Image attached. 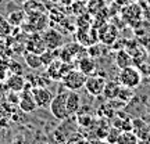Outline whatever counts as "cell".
<instances>
[{
    "instance_id": "obj_21",
    "label": "cell",
    "mask_w": 150,
    "mask_h": 144,
    "mask_svg": "<svg viewBox=\"0 0 150 144\" xmlns=\"http://www.w3.org/2000/svg\"><path fill=\"white\" fill-rule=\"evenodd\" d=\"M121 134V130L115 126H112L110 130L107 132V137H106V141H110V143H118V137Z\"/></svg>"
},
{
    "instance_id": "obj_18",
    "label": "cell",
    "mask_w": 150,
    "mask_h": 144,
    "mask_svg": "<svg viewBox=\"0 0 150 144\" xmlns=\"http://www.w3.org/2000/svg\"><path fill=\"white\" fill-rule=\"evenodd\" d=\"M118 143H139V139L132 130H121V134L118 137Z\"/></svg>"
},
{
    "instance_id": "obj_20",
    "label": "cell",
    "mask_w": 150,
    "mask_h": 144,
    "mask_svg": "<svg viewBox=\"0 0 150 144\" xmlns=\"http://www.w3.org/2000/svg\"><path fill=\"white\" fill-rule=\"evenodd\" d=\"M132 89H129V87H125V86H121V89L118 91V96L117 98L120 100H122L124 103H128L131 98H132Z\"/></svg>"
},
{
    "instance_id": "obj_15",
    "label": "cell",
    "mask_w": 150,
    "mask_h": 144,
    "mask_svg": "<svg viewBox=\"0 0 150 144\" xmlns=\"http://www.w3.org/2000/svg\"><path fill=\"white\" fill-rule=\"evenodd\" d=\"M121 89V85H120V82H107V85H106V89L103 91V94L107 97L108 100H112V98H117L118 96V91Z\"/></svg>"
},
{
    "instance_id": "obj_24",
    "label": "cell",
    "mask_w": 150,
    "mask_h": 144,
    "mask_svg": "<svg viewBox=\"0 0 150 144\" xmlns=\"http://www.w3.org/2000/svg\"><path fill=\"white\" fill-rule=\"evenodd\" d=\"M78 122L82 126H89L92 123V118L89 115H78Z\"/></svg>"
},
{
    "instance_id": "obj_5",
    "label": "cell",
    "mask_w": 150,
    "mask_h": 144,
    "mask_svg": "<svg viewBox=\"0 0 150 144\" xmlns=\"http://www.w3.org/2000/svg\"><path fill=\"white\" fill-rule=\"evenodd\" d=\"M42 37H43L45 44H46V48H49V50H57V48L64 46V37L56 29H47V31H45Z\"/></svg>"
},
{
    "instance_id": "obj_25",
    "label": "cell",
    "mask_w": 150,
    "mask_h": 144,
    "mask_svg": "<svg viewBox=\"0 0 150 144\" xmlns=\"http://www.w3.org/2000/svg\"><path fill=\"white\" fill-rule=\"evenodd\" d=\"M7 70H8V67H1L0 65V82L7 79Z\"/></svg>"
},
{
    "instance_id": "obj_3",
    "label": "cell",
    "mask_w": 150,
    "mask_h": 144,
    "mask_svg": "<svg viewBox=\"0 0 150 144\" xmlns=\"http://www.w3.org/2000/svg\"><path fill=\"white\" fill-rule=\"evenodd\" d=\"M63 86H64L67 90H72V91H78L81 89L85 87V82H86V75L79 70H72L68 71L67 74L61 78Z\"/></svg>"
},
{
    "instance_id": "obj_14",
    "label": "cell",
    "mask_w": 150,
    "mask_h": 144,
    "mask_svg": "<svg viewBox=\"0 0 150 144\" xmlns=\"http://www.w3.org/2000/svg\"><path fill=\"white\" fill-rule=\"evenodd\" d=\"M24 58H25L27 65L29 68H32V70H39L40 67H43L42 60H40V54L32 53V51H27L25 55H24Z\"/></svg>"
},
{
    "instance_id": "obj_23",
    "label": "cell",
    "mask_w": 150,
    "mask_h": 144,
    "mask_svg": "<svg viewBox=\"0 0 150 144\" xmlns=\"http://www.w3.org/2000/svg\"><path fill=\"white\" fill-rule=\"evenodd\" d=\"M8 70L11 74H17V75H22V65L16 63V61H11L8 64Z\"/></svg>"
},
{
    "instance_id": "obj_11",
    "label": "cell",
    "mask_w": 150,
    "mask_h": 144,
    "mask_svg": "<svg viewBox=\"0 0 150 144\" xmlns=\"http://www.w3.org/2000/svg\"><path fill=\"white\" fill-rule=\"evenodd\" d=\"M27 48H28V51H32V53H36V54H42L43 51L46 50V44L43 42L42 35L35 33V35H32V36L29 37Z\"/></svg>"
},
{
    "instance_id": "obj_26",
    "label": "cell",
    "mask_w": 150,
    "mask_h": 144,
    "mask_svg": "<svg viewBox=\"0 0 150 144\" xmlns=\"http://www.w3.org/2000/svg\"><path fill=\"white\" fill-rule=\"evenodd\" d=\"M115 3L121 7H127L128 4H131V0H115Z\"/></svg>"
},
{
    "instance_id": "obj_16",
    "label": "cell",
    "mask_w": 150,
    "mask_h": 144,
    "mask_svg": "<svg viewBox=\"0 0 150 144\" xmlns=\"http://www.w3.org/2000/svg\"><path fill=\"white\" fill-rule=\"evenodd\" d=\"M106 7V3L104 0H88L86 3V10L89 14H99L100 11Z\"/></svg>"
},
{
    "instance_id": "obj_2",
    "label": "cell",
    "mask_w": 150,
    "mask_h": 144,
    "mask_svg": "<svg viewBox=\"0 0 150 144\" xmlns=\"http://www.w3.org/2000/svg\"><path fill=\"white\" fill-rule=\"evenodd\" d=\"M117 80L120 82L121 86H125V87H129V89H135V87H138V86L140 85V82H142V75H140L138 68L129 65V67L121 68L120 74H118Z\"/></svg>"
},
{
    "instance_id": "obj_17",
    "label": "cell",
    "mask_w": 150,
    "mask_h": 144,
    "mask_svg": "<svg viewBox=\"0 0 150 144\" xmlns=\"http://www.w3.org/2000/svg\"><path fill=\"white\" fill-rule=\"evenodd\" d=\"M8 22H10L13 27H20L22 22H24V20H25V13L21 10H17V11H13V13H10V15H8Z\"/></svg>"
},
{
    "instance_id": "obj_8",
    "label": "cell",
    "mask_w": 150,
    "mask_h": 144,
    "mask_svg": "<svg viewBox=\"0 0 150 144\" xmlns=\"http://www.w3.org/2000/svg\"><path fill=\"white\" fill-rule=\"evenodd\" d=\"M6 86L8 87L10 91H16V93H21V90L24 89V86L27 83L25 78L22 75H17V74H11L10 76H7V79L4 80Z\"/></svg>"
},
{
    "instance_id": "obj_7",
    "label": "cell",
    "mask_w": 150,
    "mask_h": 144,
    "mask_svg": "<svg viewBox=\"0 0 150 144\" xmlns=\"http://www.w3.org/2000/svg\"><path fill=\"white\" fill-rule=\"evenodd\" d=\"M99 33V40H102L104 44H112V43L115 42V39H117V29L115 27H112V25H108V24H103L102 28L97 31Z\"/></svg>"
},
{
    "instance_id": "obj_12",
    "label": "cell",
    "mask_w": 150,
    "mask_h": 144,
    "mask_svg": "<svg viewBox=\"0 0 150 144\" xmlns=\"http://www.w3.org/2000/svg\"><path fill=\"white\" fill-rule=\"evenodd\" d=\"M61 65H63V61L60 58L53 60L50 64L46 67V74L50 76L52 80H61L63 78V74H61Z\"/></svg>"
},
{
    "instance_id": "obj_9",
    "label": "cell",
    "mask_w": 150,
    "mask_h": 144,
    "mask_svg": "<svg viewBox=\"0 0 150 144\" xmlns=\"http://www.w3.org/2000/svg\"><path fill=\"white\" fill-rule=\"evenodd\" d=\"M78 68H79V71H82L86 76L93 75V74H96V68H97L96 61H95V58H93L92 55L86 54L82 58L78 60Z\"/></svg>"
},
{
    "instance_id": "obj_6",
    "label": "cell",
    "mask_w": 150,
    "mask_h": 144,
    "mask_svg": "<svg viewBox=\"0 0 150 144\" xmlns=\"http://www.w3.org/2000/svg\"><path fill=\"white\" fill-rule=\"evenodd\" d=\"M32 93L38 108H49L50 101L53 98V94H52V91L49 90L47 87H45V86H33Z\"/></svg>"
},
{
    "instance_id": "obj_1",
    "label": "cell",
    "mask_w": 150,
    "mask_h": 144,
    "mask_svg": "<svg viewBox=\"0 0 150 144\" xmlns=\"http://www.w3.org/2000/svg\"><path fill=\"white\" fill-rule=\"evenodd\" d=\"M67 91H60L59 94L53 96L50 105H49V111L56 119L59 121H67L71 117L68 110H67Z\"/></svg>"
},
{
    "instance_id": "obj_19",
    "label": "cell",
    "mask_w": 150,
    "mask_h": 144,
    "mask_svg": "<svg viewBox=\"0 0 150 144\" xmlns=\"http://www.w3.org/2000/svg\"><path fill=\"white\" fill-rule=\"evenodd\" d=\"M11 31H13V25L8 22V20L0 15V36H7L11 33Z\"/></svg>"
},
{
    "instance_id": "obj_4",
    "label": "cell",
    "mask_w": 150,
    "mask_h": 144,
    "mask_svg": "<svg viewBox=\"0 0 150 144\" xmlns=\"http://www.w3.org/2000/svg\"><path fill=\"white\" fill-rule=\"evenodd\" d=\"M106 85H107V80L103 75H89L86 76V82H85V89L91 96L93 97H99L103 94V91L106 89Z\"/></svg>"
},
{
    "instance_id": "obj_13",
    "label": "cell",
    "mask_w": 150,
    "mask_h": 144,
    "mask_svg": "<svg viewBox=\"0 0 150 144\" xmlns=\"http://www.w3.org/2000/svg\"><path fill=\"white\" fill-rule=\"evenodd\" d=\"M134 63V57L131 55L128 50H118L117 51V55H115V64L117 67L121 70V68H125V67H129V65H132Z\"/></svg>"
},
{
    "instance_id": "obj_10",
    "label": "cell",
    "mask_w": 150,
    "mask_h": 144,
    "mask_svg": "<svg viewBox=\"0 0 150 144\" xmlns=\"http://www.w3.org/2000/svg\"><path fill=\"white\" fill-rule=\"evenodd\" d=\"M67 110L70 112V115H75V114L79 112L81 96L78 94V91L68 90V93H67Z\"/></svg>"
},
{
    "instance_id": "obj_22",
    "label": "cell",
    "mask_w": 150,
    "mask_h": 144,
    "mask_svg": "<svg viewBox=\"0 0 150 144\" xmlns=\"http://www.w3.org/2000/svg\"><path fill=\"white\" fill-rule=\"evenodd\" d=\"M88 54L92 55L93 58H96V57H100V54H102V50H100V44H97V43H93L89 46L88 48Z\"/></svg>"
}]
</instances>
